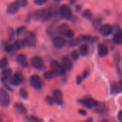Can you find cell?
I'll use <instances>...</instances> for the list:
<instances>
[{"label": "cell", "mask_w": 122, "mask_h": 122, "mask_svg": "<svg viewBox=\"0 0 122 122\" xmlns=\"http://www.w3.org/2000/svg\"><path fill=\"white\" fill-rule=\"evenodd\" d=\"M54 45L57 48H62L66 44V40L61 36H56L53 39Z\"/></svg>", "instance_id": "5bb4252c"}, {"label": "cell", "mask_w": 122, "mask_h": 122, "mask_svg": "<svg viewBox=\"0 0 122 122\" xmlns=\"http://www.w3.org/2000/svg\"><path fill=\"white\" fill-rule=\"evenodd\" d=\"M30 84L32 87L36 89L41 88V80L38 75H33L30 77Z\"/></svg>", "instance_id": "9c48e42d"}, {"label": "cell", "mask_w": 122, "mask_h": 122, "mask_svg": "<svg viewBox=\"0 0 122 122\" xmlns=\"http://www.w3.org/2000/svg\"><path fill=\"white\" fill-rule=\"evenodd\" d=\"M86 122H92V119H89V121H87Z\"/></svg>", "instance_id": "ee69618b"}, {"label": "cell", "mask_w": 122, "mask_h": 122, "mask_svg": "<svg viewBox=\"0 0 122 122\" xmlns=\"http://www.w3.org/2000/svg\"><path fill=\"white\" fill-rule=\"evenodd\" d=\"M25 29H26V27H25L24 26H20V27L17 28L16 30V34L17 35H19L22 31H24Z\"/></svg>", "instance_id": "836d02e7"}, {"label": "cell", "mask_w": 122, "mask_h": 122, "mask_svg": "<svg viewBox=\"0 0 122 122\" xmlns=\"http://www.w3.org/2000/svg\"><path fill=\"white\" fill-rule=\"evenodd\" d=\"M4 49L7 52H11V51H13L14 50H15L14 48L13 44H6L5 46H4Z\"/></svg>", "instance_id": "484cf974"}, {"label": "cell", "mask_w": 122, "mask_h": 122, "mask_svg": "<svg viewBox=\"0 0 122 122\" xmlns=\"http://www.w3.org/2000/svg\"><path fill=\"white\" fill-rule=\"evenodd\" d=\"M7 65H8V59L6 57H4L1 59H0V69H5Z\"/></svg>", "instance_id": "603a6c76"}, {"label": "cell", "mask_w": 122, "mask_h": 122, "mask_svg": "<svg viewBox=\"0 0 122 122\" xmlns=\"http://www.w3.org/2000/svg\"><path fill=\"white\" fill-rule=\"evenodd\" d=\"M46 1H47L46 0H35L34 1V4H36L38 6H41L44 4L46 3Z\"/></svg>", "instance_id": "e575fe53"}, {"label": "cell", "mask_w": 122, "mask_h": 122, "mask_svg": "<svg viewBox=\"0 0 122 122\" xmlns=\"http://www.w3.org/2000/svg\"><path fill=\"white\" fill-rule=\"evenodd\" d=\"M79 52L83 56H86L89 52V48H88L87 45H86V44L81 45L79 48Z\"/></svg>", "instance_id": "7402d4cb"}, {"label": "cell", "mask_w": 122, "mask_h": 122, "mask_svg": "<svg viewBox=\"0 0 122 122\" xmlns=\"http://www.w3.org/2000/svg\"><path fill=\"white\" fill-rule=\"evenodd\" d=\"M67 38H69V39H71L74 36V31L71 30V29H69L64 34Z\"/></svg>", "instance_id": "d6a6232c"}, {"label": "cell", "mask_w": 122, "mask_h": 122, "mask_svg": "<svg viewBox=\"0 0 122 122\" xmlns=\"http://www.w3.org/2000/svg\"><path fill=\"white\" fill-rule=\"evenodd\" d=\"M52 16V11L50 9H39L34 11L33 17L35 20L46 21H48Z\"/></svg>", "instance_id": "6da1fadb"}, {"label": "cell", "mask_w": 122, "mask_h": 122, "mask_svg": "<svg viewBox=\"0 0 122 122\" xmlns=\"http://www.w3.org/2000/svg\"><path fill=\"white\" fill-rule=\"evenodd\" d=\"M31 120L34 122H44L42 119H38V118H36V117H31Z\"/></svg>", "instance_id": "d590c367"}, {"label": "cell", "mask_w": 122, "mask_h": 122, "mask_svg": "<svg viewBox=\"0 0 122 122\" xmlns=\"http://www.w3.org/2000/svg\"><path fill=\"white\" fill-rule=\"evenodd\" d=\"M0 122H1V119H0Z\"/></svg>", "instance_id": "f6af8a7d"}, {"label": "cell", "mask_w": 122, "mask_h": 122, "mask_svg": "<svg viewBox=\"0 0 122 122\" xmlns=\"http://www.w3.org/2000/svg\"><path fill=\"white\" fill-rule=\"evenodd\" d=\"M98 51H99V55L101 57H103L108 54L109 49L106 45L101 44H99V46H98Z\"/></svg>", "instance_id": "2e32d148"}, {"label": "cell", "mask_w": 122, "mask_h": 122, "mask_svg": "<svg viewBox=\"0 0 122 122\" xmlns=\"http://www.w3.org/2000/svg\"><path fill=\"white\" fill-rule=\"evenodd\" d=\"M80 104H82L84 107L88 108V109H91L93 107H97L98 105H99V103L97 101H95L94 99H82L79 101Z\"/></svg>", "instance_id": "ba28073f"}, {"label": "cell", "mask_w": 122, "mask_h": 122, "mask_svg": "<svg viewBox=\"0 0 122 122\" xmlns=\"http://www.w3.org/2000/svg\"><path fill=\"white\" fill-rule=\"evenodd\" d=\"M81 81H82V78H81V76H78L76 77V81L77 84H80L81 83Z\"/></svg>", "instance_id": "74e56055"}, {"label": "cell", "mask_w": 122, "mask_h": 122, "mask_svg": "<svg viewBox=\"0 0 122 122\" xmlns=\"http://www.w3.org/2000/svg\"><path fill=\"white\" fill-rule=\"evenodd\" d=\"M88 74H89V71H88L87 70H86V71H84L83 72V74H82V76H83L84 78H86V77L88 76Z\"/></svg>", "instance_id": "60d3db41"}, {"label": "cell", "mask_w": 122, "mask_h": 122, "mask_svg": "<svg viewBox=\"0 0 122 122\" xmlns=\"http://www.w3.org/2000/svg\"><path fill=\"white\" fill-rule=\"evenodd\" d=\"M81 39L80 38H77V39H71V41H70V45L72 46H76L78 44H80L81 42Z\"/></svg>", "instance_id": "d4e9b609"}, {"label": "cell", "mask_w": 122, "mask_h": 122, "mask_svg": "<svg viewBox=\"0 0 122 122\" xmlns=\"http://www.w3.org/2000/svg\"><path fill=\"white\" fill-rule=\"evenodd\" d=\"M114 41L117 44H122V30L118 29L114 35Z\"/></svg>", "instance_id": "e0dca14e"}, {"label": "cell", "mask_w": 122, "mask_h": 122, "mask_svg": "<svg viewBox=\"0 0 122 122\" xmlns=\"http://www.w3.org/2000/svg\"><path fill=\"white\" fill-rule=\"evenodd\" d=\"M69 29V26L66 24H62L57 27V31H58V33H59L61 34H65V33Z\"/></svg>", "instance_id": "ffe728a7"}, {"label": "cell", "mask_w": 122, "mask_h": 122, "mask_svg": "<svg viewBox=\"0 0 122 122\" xmlns=\"http://www.w3.org/2000/svg\"><path fill=\"white\" fill-rule=\"evenodd\" d=\"M31 63L32 66L37 70H41L44 66L43 60L39 56H34L31 59Z\"/></svg>", "instance_id": "30bf717a"}, {"label": "cell", "mask_w": 122, "mask_h": 122, "mask_svg": "<svg viewBox=\"0 0 122 122\" xmlns=\"http://www.w3.org/2000/svg\"><path fill=\"white\" fill-rule=\"evenodd\" d=\"M10 34H9V40L11 41V39H14V31H13V29H10Z\"/></svg>", "instance_id": "8d00e7d4"}, {"label": "cell", "mask_w": 122, "mask_h": 122, "mask_svg": "<svg viewBox=\"0 0 122 122\" xmlns=\"http://www.w3.org/2000/svg\"><path fill=\"white\" fill-rule=\"evenodd\" d=\"M27 1H20L19 2V4H20V6H25L26 4H27Z\"/></svg>", "instance_id": "ab89813d"}, {"label": "cell", "mask_w": 122, "mask_h": 122, "mask_svg": "<svg viewBox=\"0 0 122 122\" xmlns=\"http://www.w3.org/2000/svg\"><path fill=\"white\" fill-rule=\"evenodd\" d=\"M59 14L62 19L70 20L72 17V11L69 6L66 4H63L59 8Z\"/></svg>", "instance_id": "3957f363"}, {"label": "cell", "mask_w": 122, "mask_h": 122, "mask_svg": "<svg viewBox=\"0 0 122 122\" xmlns=\"http://www.w3.org/2000/svg\"><path fill=\"white\" fill-rule=\"evenodd\" d=\"M119 86H120V88H121V89L122 90V80L120 81V84H119Z\"/></svg>", "instance_id": "7bdbcfd3"}, {"label": "cell", "mask_w": 122, "mask_h": 122, "mask_svg": "<svg viewBox=\"0 0 122 122\" xmlns=\"http://www.w3.org/2000/svg\"><path fill=\"white\" fill-rule=\"evenodd\" d=\"M83 16L86 18V19H90L92 16V13L90 10H85L83 13Z\"/></svg>", "instance_id": "4316f807"}, {"label": "cell", "mask_w": 122, "mask_h": 122, "mask_svg": "<svg viewBox=\"0 0 122 122\" xmlns=\"http://www.w3.org/2000/svg\"><path fill=\"white\" fill-rule=\"evenodd\" d=\"M23 41L26 46L34 47L36 46V36L31 31H28L26 33Z\"/></svg>", "instance_id": "7a4b0ae2"}, {"label": "cell", "mask_w": 122, "mask_h": 122, "mask_svg": "<svg viewBox=\"0 0 122 122\" xmlns=\"http://www.w3.org/2000/svg\"><path fill=\"white\" fill-rule=\"evenodd\" d=\"M54 102L59 104L61 105L63 104V94L60 90H55L53 93Z\"/></svg>", "instance_id": "4fadbf2b"}, {"label": "cell", "mask_w": 122, "mask_h": 122, "mask_svg": "<svg viewBox=\"0 0 122 122\" xmlns=\"http://www.w3.org/2000/svg\"><path fill=\"white\" fill-rule=\"evenodd\" d=\"M16 61L23 66L26 67V66H28V63L26 61V57L24 54H19L16 56Z\"/></svg>", "instance_id": "d6986e66"}, {"label": "cell", "mask_w": 122, "mask_h": 122, "mask_svg": "<svg viewBox=\"0 0 122 122\" xmlns=\"http://www.w3.org/2000/svg\"><path fill=\"white\" fill-rule=\"evenodd\" d=\"M23 76L22 75L19 73L16 72L15 73L10 79V84L12 86H19L22 82H23Z\"/></svg>", "instance_id": "8992f818"}, {"label": "cell", "mask_w": 122, "mask_h": 122, "mask_svg": "<svg viewBox=\"0 0 122 122\" xmlns=\"http://www.w3.org/2000/svg\"><path fill=\"white\" fill-rule=\"evenodd\" d=\"M112 26L109 24H104L100 27V32L104 36H109L112 33Z\"/></svg>", "instance_id": "7c38bea8"}, {"label": "cell", "mask_w": 122, "mask_h": 122, "mask_svg": "<svg viewBox=\"0 0 122 122\" xmlns=\"http://www.w3.org/2000/svg\"><path fill=\"white\" fill-rule=\"evenodd\" d=\"M79 52L76 51H73L71 54V57L73 60L74 61H76L78 59H79Z\"/></svg>", "instance_id": "f546056e"}, {"label": "cell", "mask_w": 122, "mask_h": 122, "mask_svg": "<svg viewBox=\"0 0 122 122\" xmlns=\"http://www.w3.org/2000/svg\"><path fill=\"white\" fill-rule=\"evenodd\" d=\"M45 101L49 105H51V106L54 104V99L51 97H46L45 99Z\"/></svg>", "instance_id": "1f68e13d"}, {"label": "cell", "mask_w": 122, "mask_h": 122, "mask_svg": "<svg viewBox=\"0 0 122 122\" xmlns=\"http://www.w3.org/2000/svg\"><path fill=\"white\" fill-rule=\"evenodd\" d=\"M81 39L84 41H89V42H92L94 41V38L91 36L84 35V36H82Z\"/></svg>", "instance_id": "4dcf8cb0"}, {"label": "cell", "mask_w": 122, "mask_h": 122, "mask_svg": "<svg viewBox=\"0 0 122 122\" xmlns=\"http://www.w3.org/2000/svg\"><path fill=\"white\" fill-rule=\"evenodd\" d=\"M13 46H14V49H19L24 47V46H25V44H24V42L23 40L17 39V40H16V41L14 42Z\"/></svg>", "instance_id": "44dd1931"}, {"label": "cell", "mask_w": 122, "mask_h": 122, "mask_svg": "<svg viewBox=\"0 0 122 122\" xmlns=\"http://www.w3.org/2000/svg\"><path fill=\"white\" fill-rule=\"evenodd\" d=\"M119 89H120V86L117 84H113L112 85V93H117L119 92Z\"/></svg>", "instance_id": "83f0119b"}, {"label": "cell", "mask_w": 122, "mask_h": 122, "mask_svg": "<svg viewBox=\"0 0 122 122\" xmlns=\"http://www.w3.org/2000/svg\"><path fill=\"white\" fill-rule=\"evenodd\" d=\"M53 74L51 71H46L44 74V78L46 80H50L51 79H52L53 77Z\"/></svg>", "instance_id": "f1b7e54d"}, {"label": "cell", "mask_w": 122, "mask_h": 122, "mask_svg": "<svg viewBox=\"0 0 122 122\" xmlns=\"http://www.w3.org/2000/svg\"><path fill=\"white\" fill-rule=\"evenodd\" d=\"M118 119L120 122H122V111H120L118 114Z\"/></svg>", "instance_id": "f35d334b"}, {"label": "cell", "mask_w": 122, "mask_h": 122, "mask_svg": "<svg viewBox=\"0 0 122 122\" xmlns=\"http://www.w3.org/2000/svg\"><path fill=\"white\" fill-rule=\"evenodd\" d=\"M14 107L17 112H19L21 114H24L26 113V109L25 107L20 102H16L14 105Z\"/></svg>", "instance_id": "ac0fdd59"}, {"label": "cell", "mask_w": 122, "mask_h": 122, "mask_svg": "<svg viewBox=\"0 0 122 122\" xmlns=\"http://www.w3.org/2000/svg\"><path fill=\"white\" fill-rule=\"evenodd\" d=\"M19 95L24 99H26L28 97V93H27L26 90L24 89H20V91H19Z\"/></svg>", "instance_id": "cb8c5ba5"}, {"label": "cell", "mask_w": 122, "mask_h": 122, "mask_svg": "<svg viewBox=\"0 0 122 122\" xmlns=\"http://www.w3.org/2000/svg\"><path fill=\"white\" fill-rule=\"evenodd\" d=\"M12 74V71L10 69H5L2 71L0 76V79L1 82H6L9 79H11Z\"/></svg>", "instance_id": "8fae6325"}, {"label": "cell", "mask_w": 122, "mask_h": 122, "mask_svg": "<svg viewBox=\"0 0 122 122\" xmlns=\"http://www.w3.org/2000/svg\"><path fill=\"white\" fill-rule=\"evenodd\" d=\"M19 6H20L19 1H13L7 6L6 12L9 14H14L18 11Z\"/></svg>", "instance_id": "52a82bcc"}, {"label": "cell", "mask_w": 122, "mask_h": 122, "mask_svg": "<svg viewBox=\"0 0 122 122\" xmlns=\"http://www.w3.org/2000/svg\"><path fill=\"white\" fill-rule=\"evenodd\" d=\"M10 104L9 96L4 88H0V105L3 107H7Z\"/></svg>", "instance_id": "5b68a950"}, {"label": "cell", "mask_w": 122, "mask_h": 122, "mask_svg": "<svg viewBox=\"0 0 122 122\" xmlns=\"http://www.w3.org/2000/svg\"><path fill=\"white\" fill-rule=\"evenodd\" d=\"M79 113L81 115H84V116L86 114V111H84V110H83V109H82V110H79Z\"/></svg>", "instance_id": "b9f144b4"}, {"label": "cell", "mask_w": 122, "mask_h": 122, "mask_svg": "<svg viewBox=\"0 0 122 122\" xmlns=\"http://www.w3.org/2000/svg\"><path fill=\"white\" fill-rule=\"evenodd\" d=\"M51 72L54 75H62L66 72V69L63 66V65L60 64L56 61H52L51 62Z\"/></svg>", "instance_id": "277c9868"}, {"label": "cell", "mask_w": 122, "mask_h": 122, "mask_svg": "<svg viewBox=\"0 0 122 122\" xmlns=\"http://www.w3.org/2000/svg\"><path fill=\"white\" fill-rule=\"evenodd\" d=\"M106 122V121H105V122Z\"/></svg>", "instance_id": "bcb514c9"}, {"label": "cell", "mask_w": 122, "mask_h": 122, "mask_svg": "<svg viewBox=\"0 0 122 122\" xmlns=\"http://www.w3.org/2000/svg\"><path fill=\"white\" fill-rule=\"evenodd\" d=\"M61 61H62V65L66 70L69 71L72 69L73 64H72V61L70 59V58H69L68 56H64L62 58Z\"/></svg>", "instance_id": "9a60e30c"}]
</instances>
